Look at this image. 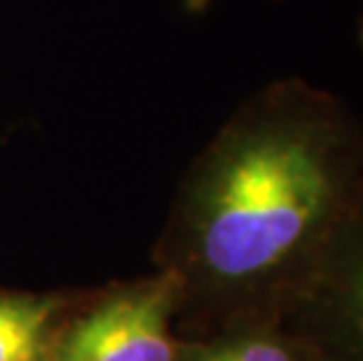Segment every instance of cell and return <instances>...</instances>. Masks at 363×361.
Returning <instances> with one entry per match:
<instances>
[{"instance_id": "obj_4", "label": "cell", "mask_w": 363, "mask_h": 361, "mask_svg": "<svg viewBox=\"0 0 363 361\" xmlns=\"http://www.w3.org/2000/svg\"><path fill=\"white\" fill-rule=\"evenodd\" d=\"M179 361H326L307 338L281 319L244 317L213 328L204 340L181 348Z\"/></svg>"}, {"instance_id": "obj_3", "label": "cell", "mask_w": 363, "mask_h": 361, "mask_svg": "<svg viewBox=\"0 0 363 361\" xmlns=\"http://www.w3.org/2000/svg\"><path fill=\"white\" fill-rule=\"evenodd\" d=\"M181 303V284L169 270L115 291L68 328L57 361H179L169 324Z\"/></svg>"}, {"instance_id": "obj_6", "label": "cell", "mask_w": 363, "mask_h": 361, "mask_svg": "<svg viewBox=\"0 0 363 361\" xmlns=\"http://www.w3.org/2000/svg\"><path fill=\"white\" fill-rule=\"evenodd\" d=\"M357 40L361 45V50H363V12H361V17L357 21Z\"/></svg>"}, {"instance_id": "obj_1", "label": "cell", "mask_w": 363, "mask_h": 361, "mask_svg": "<svg viewBox=\"0 0 363 361\" xmlns=\"http://www.w3.org/2000/svg\"><path fill=\"white\" fill-rule=\"evenodd\" d=\"M363 193V118L298 75L244 99L188 169L162 270L213 328L281 319Z\"/></svg>"}, {"instance_id": "obj_5", "label": "cell", "mask_w": 363, "mask_h": 361, "mask_svg": "<svg viewBox=\"0 0 363 361\" xmlns=\"http://www.w3.org/2000/svg\"><path fill=\"white\" fill-rule=\"evenodd\" d=\"M59 301L0 291V361H48V328Z\"/></svg>"}, {"instance_id": "obj_2", "label": "cell", "mask_w": 363, "mask_h": 361, "mask_svg": "<svg viewBox=\"0 0 363 361\" xmlns=\"http://www.w3.org/2000/svg\"><path fill=\"white\" fill-rule=\"evenodd\" d=\"M281 321L326 361H363V193Z\"/></svg>"}]
</instances>
